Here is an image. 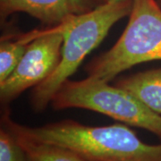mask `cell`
Segmentation results:
<instances>
[{"label":"cell","mask_w":161,"mask_h":161,"mask_svg":"<svg viewBox=\"0 0 161 161\" xmlns=\"http://www.w3.org/2000/svg\"><path fill=\"white\" fill-rule=\"evenodd\" d=\"M125 0H108V2H122Z\"/></svg>","instance_id":"11"},{"label":"cell","mask_w":161,"mask_h":161,"mask_svg":"<svg viewBox=\"0 0 161 161\" xmlns=\"http://www.w3.org/2000/svg\"><path fill=\"white\" fill-rule=\"evenodd\" d=\"M1 124L15 134L67 148L84 161H161V143H145L125 124L89 126L66 119L31 127L14 122L9 111Z\"/></svg>","instance_id":"1"},{"label":"cell","mask_w":161,"mask_h":161,"mask_svg":"<svg viewBox=\"0 0 161 161\" xmlns=\"http://www.w3.org/2000/svg\"><path fill=\"white\" fill-rule=\"evenodd\" d=\"M0 161H28L14 134L4 125L0 129Z\"/></svg>","instance_id":"10"},{"label":"cell","mask_w":161,"mask_h":161,"mask_svg":"<svg viewBox=\"0 0 161 161\" xmlns=\"http://www.w3.org/2000/svg\"><path fill=\"white\" fill-rule=\"evenodd\" d=\"M34 31L36 38L28 44L16 68L6 80L0 82V100L4 105L46 80L60 62L64 37L58 26Z\"/></svg>","instance_id":"5"},{"label":"cell","mask_w":161,"mask_h":161,"mask_svg":"<svg viewBox=\"0 0 161 161\" xmlns=\"http://www.w3.org/2000/svg\"><path fill=\"white\" fill-rule=\"evenodd\" d=\"M115 85L130 92L148 108L161 115V68L123 77Z\"/></svg>","instance_id":"7"},{"label":"cell","mask_w":161,"mask_h":161,"mask_svg":"<svg viewBox=\"0 0 161 161\" xmlns=\"http://www.w3.org/2000/svg\"><path fill=\"white\" fill-rule=\"evenodd\" d=\"M30 42L24 33L2 37L0 43V82L6 80L16 68Z\"/></svg>","instance_id":"9"},{"label":"cell","mask_w":161,"mask_h":161,"mask_svg":"<svg viewBox=\"0 0 161 161\" xmlns=\"http://www.w3.org/2000/svg\"><path fill=\"white\" fill-rule=\"evenodd\" d=\"M132 6V0L108 2L57 25L64 37L62 56L52 75L34 87L31 95L34 111L41 112L51 103L60 86L69 80L87 56L102 42L110 29L130 14Z\"/></svg>","instance_id":"2"},{"label":"cell","mask_w":161,"mask_h":161,"mask_svg":"<svg viewBox=\"0 0 161 161\" xmlns=\"http://www.w3.org/2000/svg\"><path fill=\"white\" fill-rule=\"evenodd\" d=\"M108 82L91 77L67 80L56 92L50 104L56 110L95 111L122 124L145 129L161 139V115L148 108L130 92Z\"/></svg>","instance_id":"4"},{"label":"cell","mask_w":161,"mask_h":161,"mask_svg":"<svg viewBox=\"0 0 161 161\" xmlns=\"http://www.w3.org/2000/svg\"><path fill=\"white\" fill-rule=\"evenodd\" d=\"M14 134L25 151L28 161H84L67 148Z\"/></svg>","instance_id":"8"},{"label":"cell","mask_w":161,"mask_h":161,"mask_svg":"<svg viewBox=\"0 0 161 161\" xmlns=\"http://www.w3.org/2000/svg\"><path fill=\"white\" fill-rule=\"evenodd\" d=\"M159 2H160V5H161V0H159Z\"/></svg>","instance_id":"12"},{"label":"cell","mask_w":161,"mask_h":161,"mask_svg":"<svg viewBox=\"0 0 161 161\" xmlns=\"http://www.w3.org/2000/svg\"><path fill=\"white\" fill-rule=\"evenodd\" d=\"M106 3L108 0H0V16L3 20L15 13H25L53 27Z\"/></svg>","instance_id":"6"},{"label":"cell","mask_w":161,"mask_h":161,"mask_svg":"<svg viewBox=\"0 0 161 161\" xmlns=\"http://www.w3.org/2000/svg\"><path fill=\"white\" fill-rule=\"evenodd\" d=\"M126 27L115 45L86 66L88 77L109 81L138 64L161 60V5L132 0Z\"/></svg>","instance_id":"3"}]
</instances>
